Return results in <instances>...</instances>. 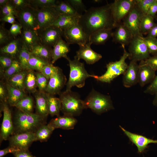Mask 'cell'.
Wrapping results in <instances>:
<instances>
[{
    "instance_id": "6da1fadb",
    "label": "cell",
    "mask_w": 157,
    "mask_h": 157,
    "mask_svg": "<svg viewBox=\"0 0 157 157\" xmlns=\"http://www.w3.org/2000/svg\"><path fill=\"white\" fill-rule=\"evenodd\" d=\"M78 24L89 38L91 33L96 31L112 29L117 26L112 16L110 4L87 10L81 15Z\"/></svg>"
},
{
    "instance_id": "7a4b0ae2",
    "label": "cell",
    "mask_w": 157,
    "mask_h": 157,
    "mask_svg": "<svg viewBox=\"0 0 157 157\" xmlns=\"http://www.w3.org/2000/svg\"><path fill=\"white\" fill-rule=\"evenodd\" d=\"M45 118L37 113H26L19 110L14 117V134L35 133L40 126L44 124Z\"/></svg>"
},
{
    "instance_id": "3957f363",
    "label": "cell",
    "mask_w": 157,
    "mask_h": 157,
    "mask_svg": "<svg viewBox=\"0 0 157 157\" xmlns=\"http://www.w3.org/2000/svg\"><path fill=\"white\" fill-rule=\"evenodd\" d=\"M68 62L70 67V73L69 80L66 84V91L71 90L72 88L74 86L78 88L83 87L86 79L92 77L85 69L84 63H81L76 57L71 60L68 57L66 58Z\"/></svg>"
},
{
    "instance_id": "277c9868",
    "label": "cell",
    "mask_w": 157,
    "mask_h": 157,
    "mask_svg": "<svg viewBox=\"0 0 157 157\" xmlns=\"http://www.w3.org/2000/svg\"><path fill=\"white\" fill-rule=\"evenodd\" d=\"M61 110L64 115L72 117L78 116L85 108L84 101L78 94L71 90L65 91L60 94Z\"/></svg>"
},
{
    "instance_id": "5b68a950",
    "label": "cell",
    "mask_w": 157,
    "mask_h": 157,
    "mask_svg": "<svg viewBox=\"0 0 157 157\" xmlns=\"http://www.w3.org/2000/svg\"><path fill=\"white\" fill-rule=\"evenodd\" d=\"M122 47L124 53L118 60L107 64L106 65L107 70L103 75L100 76L92 75V77L101 82L110 83L120 75L123 74L128 66L126 60L129 57V54L125 47Z\"/></svg>"
},
{
    "instance_id": "8992f818",
    "label": "cell",
    "mask_w": 157,
    "mask_h": 157,
    "mask_svg": "<svg viewBox=\"0 0 157 157\" xmlns=\"http://www.w3.org/2000/svg\"><path fill=\"white\" fill-rule=\"evenodd\" d=\"M84 101L85 108H89L98 114L114 109L110 96L102 94L93 89Z\"/></svg>"
},
{
    "instance_id": "52a82bcc",
    "label": "cell",
    "mask_w": 157,
    "mask_h": 157,
    "mask_svg": "<svg viewBox=\"0 0 157 157\" xmlns=\"http://www.w3.org/2000/svg\"><path fill=\"white\" fill-rule=\"evenodd\" d=\"M142 37H133L129 44L128 58L131 60L143 61L150 57V53Z\"/></svg>"
},
{
    "instance_id": "ba28073f",
    "label": "cell",
    "mask_w": 157,
    "mask_h": 157,
    "mask_svg": "<svg viewBox=\"0 0 157 157\" xmlns=\"http://www.w3.org/2000/svg\"><path fill=\"white\" fill-rule=\"evenodd\" d=\"M136 3L134 0H115L110 4L111 13L117 26L133 9Z\"/></svg>"
},
{
    "instance_id": "9c48e42d",
    "label": "cell",
    "mask_w": 157,
    "mask_h": 157,
    "mask_svg": "<svg viewBox=\"0 0 157 157\" xmlns=\"http://www.w3.org/2000/svg\"><path fill=\"white\" fill-rule=\"evenodd\" d=\"M144 14L136 3L128 15L123 19V25L130 31L133 37H143L140 32L141 19Z\"/></svg>"
},
{
    "instance_id": "30bf717a",
    "label": "cell",
    "mask_w": 157,
    "mask_h": 157,
    "mask_svg": "<svg viewBox=\"0 0 157 157\" xmlns=\"http://www.w3.org/2000/svg\"><path fill=\"white\" fill-rule=\"evenodd\" d=\"M34 10L40 27V30L53 25L61 14L54 7L34 9Z\"/></svg>"
},
{
    "instance_id": "8fae6325",
    "label": "cell",
    "mask_w": 157,
    "mask_h": 157,
    "mask_svg": "<svg viewBox=\"0 0 157 157\" xmlns=\"http://www.w3.org/2000/svg\"><path fill=\"white\" fill-rule=\"evenodd\" d=\"M17 18L23 29L36 31L40 29L34 9L31 7L18 11Z\"/></svg>"
},
{
    "instance_id": "7c38bea8",
    "label": "cell",
    "mask_w": 157,
    "mask_h": 157,
    "mask_svg": "<svg viewBox=\"0 0 157 157\" xmlns=\"http://www.w3.org/2000/svg\"><path fill=\"white\" fill-rule=\"evenodd\" d=\"M40 43L51 47H53L63 36V31L60 28L52 25L37 31Z\"/></svg>"
},
{
    "instance_id": "4fadbf2b",
    "label": "cell",
    "mask_w": 157,
    "mask_h": 157,
    "mask_svg": "<svg viewBox=\"0 0 157 157\" xmlns=\"http://www.w3.org/2000/svg\"><path fill=\"white\" fill-rule=\"evenodd\" d=\"M63 36L69 44L83 46L89 41V38L79 24L63 30Z\"/></svg>"
},
{
    "instance_id": "5bb4252c",
    "label": "cell",
    "mask_w": 157,
    "mask_h": 157,
    "mask_svg": "<svg viewBox=\"0 0 157 157\" xmlns=\"http://www.w3.org/2000/svg\"><path fill=\"white\" fill-rule=\"evenodd\" d=\"M2 109L3 117L0 132V140L1 141L8 139L14 132L11 111L7 103H2Z\"/></svg>"
},
{
    "instance_id": "9a60e30c",
    "label": "cell",
    "mask_w": 157,
    "mask_h": 157,
    "mask_svg": "<svg viewBox=\"0 0 157 157\" xmlns=\"http://www.w3.org/2000/svg\"><path fill=\"white\" fill-rule=\"evenodd\" d=\"M10 146L20 150H27L32 143L36 141L34 133L24 132L15 133L8 139Z\"/></svg>"
},
{
    "instance_id": "2e32d148",
    "label": "cell",
    "mask_w": 157,
    "mask_h": 157,
    "mask_svg": "<svg viewBox=\"0 0 157 157\" xmlns=\"http://www.w3.org/2000/svg\"><path fill=\"white\" fill-rule=\"evenodd\" d=\"M67 81L65 76L60 68L58 71L49 79L46 91L52 95L59 94Z\"/></svg>"
},
{
    "instance_id": "e0dca14e",
    "label": "cell",
    "mask_w": 157,
    "mask_h": 157,
    "mask_svg": "<svg viewBox=\"0 0 157 157\" xmlns=\"http://www.w3.org/2000/svg\"><path fill=\"white\" fill-rule=\"evenodd\" d=\"M92 44L88 42L83 46H79V49L76 51V56L80 60L81 59L84 60L88 64H93L98 61L102 58V55L92 49Z\"/></svg>"
},
{
    "instance_id": "ac0fdd59",
    "label": "cell",
    "mask_w": 157,
    "mask_h": 157,
    "mask_svg": "<svg viewBox=\"0 0 157 157\" xmlns=\"http://www.w3.org/2000/svg\"><path fill=\"white\" fill-rule=\"evenodd\" d=\"M139 65L137 62L131 60L123 74L122 83L126 88H130L138 83Z\"/></svg>"
},
{
    "instance_id": "d6986e66",
    "label": "cell",
    "mask_w": 157,
    "mask_h": 157,
    "mask_svg": "<svg viewBox=\"0 0 157 157\" xmlns=\"http://www.w3.org/2000/svg\"><path fill=\"white\" fill-rule=\"evenodd\" d=\"M119 127L130 140L137 147L139 153L143 152L149 144L157 143V140H154L141 135L132 133L120 126Z\"/></svg>"
},
{
    "instance_id": "ffe728a7",
    "label": "cell",
    "mask_w": 157,
    "mask_h": 157,
    "mask_svg": "<svg viewBox=\"0 0 157 157\" xmlns=\"http://www.w3.org/2000/svg\"><path fill=\"white\" fill-rule=\"evenodd\" d=\"M113 32V41L121 44L122 47L129 44L132 38L129 30L123 24H119Z\"/></svg>"
},
{
    "instance_id": "44dd1931",
    "label": "cell",
    "mask_w": 157,
    "mask_h": 157,
    "mask_svg": "<svg viewBox=\"0 0 157 157\" xmlns=\"http://www.w3.org/2000/svg\"><path fill=\"white\" fill-rule=\"evenodd\" d=\"M23 44V42L20 36L13 39L6 45L0 48L1 53L8 55L14 59L18 58Z\"/></svg>"
},
{
    "instance_id": "7402d4cb",
    "label": "cell",
    "mask_w": 157,
    "mask_h": 157,
    "mask_svg": "<svg viewBox=\"0 0 157 157\" xmlns=\"http://www.w3.org/2000/svg\"><path fill=\"white\" fill-rule=\"evenodd\" d=\"M77 122V120L74 117L64 115L52 119L49 123L55 129L70 130L74 128Z\"/></svg>"
},
{
    "instance_id": "603a6c76",
    "label": "cell",
    "mask_w": 157,
    "mask_h": 157,
    "mask_svg": "<svg viewBox=\"0 0 157 157\" xmlns=\"http://www.w3.org/2000/svg\"><path fill=\"white\" fill-rule=\"evenodd\" d=\"M156 71L141 62L139 64L138 83L141 87L151 83L155 78Z\"/></svg>"
},
{
    "instance_id": "cb8c5ba5",
    "label": "cell",
    "mask_w": 157,
    "mask_h": 157,
    "mask_svg": "<svg viewBox=\"0 0 157 157\" xmlns=\"http://www.w3.org/2000/svg\"><path fill=\"white\" fill-rule=\"evenodd\" d=\"M81 15H69L60 14L53 25L63 31L78 24Z\"/></svg>"
},
{
    "instance_id": "d4e9b609",
    "label": "cell",
    "mask_w": 157,
    "mask_h": 157,
    "mask_svg": "<svg viewBox=\"0 0 157 157\" xmlns=\"http://www.w3.org/2000/svg\"><path fill=\"white\" fill-rule=\"evenodd\" d=\"M69 45L62 38L57 41L52 48V64L61 58L66 59L68 57L67 55L70 50Z\"/></svg>"
},
{
    "instance_id": "484cf974",
    "label": "cell",
    "mask_w": 157,
    "mask_h": 157,
    "mask_svg": "<svg viewBox=\"0 0 157 157\" xmlns=\"http://www.w3.org/2000/svg\"><path fill=\"white\" fill-rule=\"evenodd\" d=\"M20 36L22 42L30 51L33 47L40 43L37 31L22 28V33Z\"/></svg>"
},
{
    "instance_id": "4316f807",
    "label": "cell",
    "mask_w": 157,
    "mask_h": 157,
    "mask_svg": "<svg viewBox=\"0 0 157 157\" xmlns=\"http://www.w3.org/2000/svg\"><path fill=\"white\" fill-rule=\"evenodd\" d=\"M113 32L112 29H102L96 31L89 37L88 42L96 45L104 44L112 37Z\"/></svg>"
},
{
    "instance_id": "83f0119b",
    "label": "cell",
    "mask_w": 157,
    "mask_h": 157,
    "mask_svg": "<svg viewBox=\"0 0 157 157\" xmlns=\"http://www.w3.org/2000/svg\"><path fill=\"white\" fill-rule=\"evenodd\" d=\"M35 98L37 114L46 118L49 114L47 93L40 92L36 94Z\"/></svg>"
},
{
    "instance_id": "f1b7e54d",
    "label": "cell",
    "mask_w": 157,
    "mask_h": 157,
    "mask_svg": "<svg viewBox=\"0 0 157 157\" xmlns=\"http://www.w3.org/2000/svg\"><path fill=\"white\" fill-rule=\"evenodd\" d=\"M52 47L40 43L33 47L30 52L32 54L52 63Z\"/></svg>"
},
{
    "instance_id": "f546056e",
    "label": "cell",
    "mask_w": 157,
    "mask_h": 157,
    "mask_svg": "<svg viewBox=\"0 0 157 157\" xmlns=\"http://www.w3.org/2000/svg\"><path fill=\"white\" fill-rule=\"evenodd\" d=\"M8 91L7 102L11 106H15L21 99L25 97V92L10 85L8 83L6 85Z\"/></svg>"
},
{
    "instance_id": "4dcf8cb0",
    "label": "cell",
    "mask_w": 157,
    "mask_h": 157,
    "mask_svg": "<svg viewBox=\"0 0 157 157\" xmlns=\"http://www.w3.org/2000/svg\"><path fill=\"white\" fill-rule=\"evenodd\" d=\"M48 108L49 114L51 116H59L61 110V102L60 98L53 97L47 93Z\"/></svg>"
},
{
    "instance_id": "1f68e13d",
    "label": "cell",
    "mask_w": 157,
    "mask_h": 157,
    "mask_svg": "<svg viewBox=\"0 0 157 157\" xmlns=\"http://www.w3.org/2000/svg\"><path fill=\"white\" fill-rule=\"evenodd\" d=\"M55 129L49 123L42 125L34 133L36 141H47Z\"/></svg>"
},
{
    "instance_id": "d6a6232c",
    "label": "cell",
    "mask_w": 157,
    "mask_h": 157,
    "mask_svg": "<svg viewBox=\"0 0 157 157\" xmlns=\"http://www.w3.org/2000/svg\"><path fill=\"white\" fill-rule=\"evenodd\" d=\"M27 72L23 70L7 79L8 83L12 86L24 91V80Z\"/></svg>"
},
{
    "instance_id": "836d02e7",
    "label": "cell",
    "mask_w": 157,
    "mask_h": 157,
    "mask_svg": "<svg viewBox=\"0 0 157 157\" xmlns=\"http://www.w3.org/2000/svg\"><path fill=\"white\" fill-rule=\"evenodd\" d=\"M55 7L61 14L69 15L80 14L78 13L67 0L58 1Z\"/></svg>"
},
{
    "instance_id": "e575fe53",
    "label": "cell",
    "mask_w": 157,
    "mask_h": 157,
    "mask_svg": "<svg viewBox=\"0 0 157 157\" xmlns=\"http://www.w3.org/2000/svg\"><path fill=\"white\" fill-rule=\"evenodd\" d=\"M50 63L31 53L28 70H35L40 72L45 65Z\"/></svg>"
},
{
    "instance_id": "d590c367",
    "label": "cell",
    "mask_w": 157,
    "mask_h": 157,
    "mask_svg": "<svg viewBox=\"0 0 157 157\" xmlns=\"http://www.w3.org/2000/svg\"><path fill=\"white\" fill-rule=\"evenodd\" d=\"M31 52L23 42V44L18 58L22 70H28V62Z\"/></svg>"
},
{
    "instance_id": "8d00e7d4",
    "label": "cell",
    "mask_w": 157,
    "mask_h": 157,
    "mask_svg": "<svg viewBox=\"0 0 157 157\" xmlns=\"http://www.w3.org/2000/svg\"><path fill=\"white\" fill-rule=\"evenodd\" d=\"M25 88L29 92H34L36 91L37 85L36 77L32 70L27 72L24 80Z\"/></svg>"
},
{
    "instance_id": "74e56055",
    "label": "cell",
    "mask_w": 157,
    "mask_h": 157,
    "mask_svg": "<svg viewBox=\"0 0 157 157\" xmlns=\"http://www.w3.org/2000/svg\"><path fill=\"white\" fill-rule=\"evenodd\" d=\"M156 23L153 17L147 14H144L142 17L140 24L141 34L142 35L147 34Z\"/></svg>"
},
{
    "instance_id": "f35d334b",
    "label": "cell",
    "mask_w": 157,
    "mask_h": 157,
    "mask_svg": "<svg viewBox=\"0 0 157 157\" xmlns=\"http://www.w3.org/2000/svg\"><path fill=\"white\" fill-rule=\"evenodd\" d=\"M18 110L27 113H32L33 102L32 98L25 97L19 101L15 106Z\"/></svg>"
},
{
    "instance_id": "ab89813d",
    "label": "cell",
    "mask_w": 157,
    "mask_h": 157,
    "mask_svg": "<svg viewBox=\"0 0 157 157\" xmlns=\"http://www.w3.org/2000/svg\"><path fill=\"white\" fill-rule=\"evenodd\" d=\"M58 1L56 0H30L31 6L35 9L46 7H55Z\"/></svg>"
},
{
    "instance_id": "60d3db41",
    "label": "cell",
    "mask_w": 157,
    "mask_h": 157,
    "mask_svg": "<svg viewBox=\"0 0 157 157\" xmlns=\"http://www.w3.org/2000/svg\"><path fill=\"white\" fill-rule=\"evenodd\" d=\"M18 12L10 0L5 5L0 6L1 17L4 16L13 15L17 18Z\"/></svg>"
},
{
    "instance_id": "b9f144b4",
    "label": "cell",
    "mask_w": 157,
    "mask_h": 157,
    "mask_svg": "<svg viewBox=\"0 0 157 157\" xmlns=\"http://www.w3.org/2000/svg\"><path fill=\"white\" fill-rule=\"evenodd\" d=\"M23 70L19 62L17 59H14L11 65L4 71L3 76L8 79L13 75Z\"/></svg>"
},
{
    "instance_id": "7bdbcfd3",
    "label": "cell",
    "mask_w": 157,
    "mask_h": 157,
    "mask_svg": "<svg viewBox=\"0 0 157 157\" xmlns=\"http://www.w3.org/2000/svg\"><path fill=\"white\" fill-rule=\"evenodd\" d=\"M150 54L154 55L157 54V38L150 37H142Z\"/></svg>"
},
{
    "instance_id": "ee69618b",
    "label": "cell",
    "mask_w": 157,
    "mask_h": 157,
    "mask_svg": "<svg viewBox=\"0 0 157 157\" xmlns=\"http://www.w3.org/2000/svg\"><path fill=\"white\" fill-rule=\"evenodd\" d=\"M14 38L10 34L9 31L1 25L0 26V44L4 46L7 44Z\"/></svg>"
},
{
    "instance_id": "f6af8a7d",
    "label": "cell",
    "mask_w": 157,
    "mask_h": 157,
    "mask_svg": "<svg viewBox=\"0 0 157 157\" xmlns=\"http://www.w3.org/2000/svg\"><path fill=\"white\" fill-rule=\"evenodd\" d=\"M35 74L37 86L40 92H44L46 90L49 80L40 72L36 73Z\"/></svg>"
},
{
    "instance_id": "bcb514c9",
    "label": "cell",
    "mask_w": 157,
    "mask_h": 157,
    "mask_svg": "<svg viewBox=\"0 0 157 157\" xmlns=\"http://www.w3.org/2000/svg\"><path fill=\"white\" fill-rule=\"evenodd\" d=\"M60 68L50 63L45 65L40 72L49 80V78L59 70Z\"/></svg>"
},
{
    "instance_id": "7dc6e473",
    "label": "cell",
    "mask_w": 157,
    "mask_h": 157,
    "mask_svg": "<svg viewBox=\"0 0 157 157\" xmlns=\"http://www.w3.org/2000/svg\"><path fill=\"white\" fill-rule=\"evenodd\" d=\"M155 0H136V4L144 14H147L151 5Z\"/></svg>"
},
{
    "instance_id": "c3c4849f",
    "label": "cell",
    "mask_w": 157,
    "mask_h": 157,
    "mask_svg": "<svg viewBox=\"0 0 157 157\" xmlns=\"http://www.w3.org/2000/svg\"><path fill=\"white\" fill-rule=\"evenodd\" d=\"M14 59L8 55L1 53L0 56V64L1 69L5 71L11 65Z\"/></svg>"
},
{
    "instance_id": "681fc988",
    "label": "cell",
    "mask_w": 157,
    "mask_h": 157,
    "mask_svg": "<svg viewBox=\"0 0 157 157\" xmlns=\"http://www.w3.org/2000/svg\"><path fill=\"white\" fill-rule=\"evenodd\" d=\"M67 1L79 14V12H85L87 10L85 6L81 0H68Z\"/></svg>"
},
{
    "instance_id": "f907efd6",
    "label": "cell",
    "mask_w": 157,
    "mask_h": 157,
    "mask_svg": "<svg viewBox=\"0 0 157 157\" xmlns=\"http://www.w3.org/2000/svg\"><path fill=\"white\" fill-rule=\"evenodd\" d=\"M18 12L26 8L31 7L30 0H10Z\"/></svg>"
},
{
    "instance_id": "816d5d0a",
    "label": "cell",
    "mask_w": 157,
    "mask_h": 157,
    "mask_svg": "<svg viewBox=\"0 0 157 157\" xmlns=\"http://www.w3.org/2000/svg\"><path fill=\"white\" fill-rule=\"evenodd\" d=\"M22 27L19 23H15L12 24L9 30L10 33L14 38L20 35L22 33Z\"/></svg>"
},
{
    "instance_id": "f5cc1de1",
    "label": "cell",
    "mask_w": 157,
    "mask_h": 157,
    "mask_svg": "<svg viewBox=\"0 0 157 157\" xmlns=\"http://www.w3.org/2000/svg\"><path fill=\"white\" fill-rule=\"evenodd\" d=\"M157 92V75L147 87L144 92L151 95L155 94Z\"/></svg>"
},
{
    "instance_id": "db71d44e",
    "label": "cell",
    "mask_w": 157,
    "mask_h": 157,
    "mask_svg": "<svg viewBox=\"0 0 157 157\" xmlns=\"http://www.w3.org/2000/svg\"><path fill=\"white\" fill-rule=\"evenodd\" d=\"M140 62L149 65L155 71L157 70V54L150 57L145 60L141 61Z\"/></svg>"
},
{
    "instance_id": "11a10c76",
    "label": "cell",
    "mask_w": 157,
    "mask_h": 157,
    "mask_svg": "<svg viewBox=\"0 0 157 157\" xmlns=\"http://www.w3.org/2000/svg\"><path fill=\"white\" fill-rule=\"evenodd\" d=\"M7 89L4 84L0 82V98L2 103H7L8 94Z\"/></svg>"
},
{
    "instance_id": "9f6ffc18",
    "label": "cell",
    "mask_w": 157,
    "mask_h": 157,
    "mask_svg": "<svg viewBox=\"0 0 157 157\" xmlns=\"http://www.w3.org/2000/svg\"><path fill=\"white\" fill-rule=\"evenodd\" d=\"M20 150L18 148L10 146L7 148L0 150V157H3L9 153L13 154Z\"/></svg>"
},
{
    "instance_id": "6f0895ef",
    "label": "cell",
    "mask_w": 157,
    "mask_h": 157,
    "mask_svg": "<svg viewBox=\"0 0 157 157\" xmlns=\"http://www.w3.org/2000/svg\"><path fill=\"white\" fill-rule=\"evenodd\" d=\"M15 157H36L27 150H20L13 154Z\"/></svg>"
},
{
    "instance_id": "680465c9",
    "label": "cell",
    "mask_w": 157,
    "mask_h": 157,
    "mask_svg": "<svg viewBox=\"0 0 157 157\" xmlns=\"http://www.w3.org/2000/svg\"><path fill=\"white\" fill-rule=\"evenodd\" d=\"M157 13V0H155V1L151 6L147 14L154 18Z\"/></svg>"
},
{
    "instance_id": "91938a15",
    "label": "cell",
    "mask_w": 157,
    "mask_h": 157,
    "mask_svg": "<svg viewBox=\"0 0 157 157\" xmlns=\"http://www.w3.org/2000/svg\"><path fill=\"white\" fill-rule=\"evenodd\" d=\"M15 18L14 16L8 15L1 17L0 20L1 22H8L12 24L16 23Z\"/></svg>"
},
{
    "instance_id": "94428289",
    "label": "cell",
    "mask_w": 157,
    "mask_h": 157,
    "mask_svg": "<svg viewBox=\"0 0 157 157\" xmlns=\"http://www.w3.org/2000/svg\"><path fill=\"white\" fill-rule=\"evenodd\" d=\"M147 36L157 38V23L152 28L147 34Z\"/></svg>"
},
{
    "instance_id": "6125c7cd",
    "label": "cell",
    "mask_w": 157,
    "mask_h": 157,
    "mask_svg": "<svg viewBox=\"0 0 157 157\" xmlns=\"http://www.w3.org/2000/svg\"><path fill=\"white\" fill-rule=\"evenodd\" d=\"M10 1V0H0V6H3L6 4Z\"/></svg>"
},
{
    "instance_id": "be15d7a7",
    "label": "cell",
    "mask_w": 157,
    "mask_h": 157,
    "mask_svg": "<svg viewBox=\"0 0 157 157\" xmlns=\"http://www.w3.org/2000/svg\"><path fill=\"white\" fill-rule=\"evenodd\" d=\"M155 94V97L153 101V104L154 105L157 106V92Z\"/></svg>"
},
{
    "instance_id": "e7e4bbea",
    "label": "cell",
    "mask_w": 157,
    "mask_h": 157,
    "mask_svg": "<svg viewBox=\"0 0 157 157\" xmlns=\"http://www.w3.org/2000/svg\"></svg>"
}]
</instances>
